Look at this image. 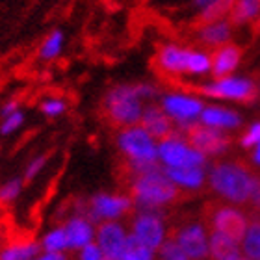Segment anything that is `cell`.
I'll list each match as a JSON object with an SVG mask.
<instances>
[{"label": "cell", "mask_w": 260, "mask_h": 260, "mask_svg": "<svg viewBox=\"0 0 260 260\" xmlns=\"http://www.w3.org/2000/svg\"><path fill=\"white\" fill-rule=\"evenodd\" d=\"M208 188L223 203L253 205L260 193V177L238 160H217L208 166Z\"/></svg>", "instance_id": "1"}, {"label": "cell", "mask_w": 260, "mask_h": 260, "mask_svg": "<svg viewBox=\"0 0 260 260\" xmlns=\"http://www.w3.org/2000/svg\"><path fill=\"white\" fill-rule=\"evenodd\" d=\"M154 65L160 75L173 80H205L212 76V52L203 47H188L168 41L158 47Z\"/></svg>", "instance_id": "2"}, {"label": "cell", "mask_w": 260, "mask_h": 260, "mask_svg": "<svg viewBox=\"0 0 260 260\" xmlns=\"http://www.w3.org/2000/svg\"><path fill=\"white\" fill-rule=\"evenodd\" d=\"M128 193L136 210L164 212L179 199V188L171 182L166 169L158 164L140 173H130Z\"/></svg>", "instance_id": "3"}, {"label": "cell", "mask_w": 260, "mask_h": 260, "mask_svg": "<svg viewBox=\"0 0 260 260\" xmlns=\"http://www.w3.org/2000/svg\"><path fill=\"white\" fill-rule=\"evenodd\" d=\"M115 147L125 158L130 173H140L158 166V140L141 125L117 130Z\"/></svg>", "instance_id": "4"}, {"label": "cell", "mask_w": 260, "mask_h": 260, "mask_svg": "<svg viewBox=\"0 0 260 260\" xmlns=\"http://www.w3.org/2000/svg\"><path fill=\"white\" fill-rule=\"evenodd\" d=\"M147 101L141 95L140 82L138 84H117L110 87L103 99L104 115L117 128L140 125Z\"/></svg>", "instance_id": "5"}, {"label": "cell", "mask_w": 260, "mask_h": 260, "mask_svg": "<svg viewBox=\"0 0 260 260\" xmlns=\"http://www.w3.org/2000/svg\"><path fill=\"white\" fill-rule=\"evenodd\" d=\"M158 104L162 106L171 123L175 125L177 132L188 134L193 126L201 123V115L206 106V99L199 91H190V89H168L162 91L158 97Z\"/></svg>", "instance_id": "6"}, {"label": "cell", "mask_w": 260, "mask_h": 260, "mask_svg": "<svg viewBox=\"0 0 260 260\" xmlns=\"http://www.w3.org/2000/svg\"><path fill=\"white\" fill-rule=\"evenodd\" d=\"M197 91L212 103L225 104H249L258 97V84L251 76L229 75V76H210L203 80Z\"/></svg>", "instance_id": "7"}, {"label": "cell", "mask_w": 260, "mask_h": 260, "mask_svg": "<svg viewBox=\"0 0 260 260\" xmlns=\"http://www.w3.org/2000/svg\"><path fill=\"white\" fill-rule=\"evenodd\" d=\"M210 160L191 143L184 132H173L158 141V164L164 169L180 168H208Z\"/></svg>", "instance_id": "8"}, {"label": "cell", "mask_w": 260, "mask_h": 260, "mask_svg": "<svg viewBox=\"0 0 260 260\" xmlns=\"http://www.w3.org/2000/svg\"><path fill=\"white\" fill-rule=\"evenodd\" d=\"M78 210L87 214L97 225L106 221H123L134 210V201L130 193L123 191H97Z\"/></svg>", "instance_id": "9"}, {"label": "cell", "mask_w": 260, "mask_h": 260, "mask_svg": "<svg viewBox=\"0 0 260 260\" xmlns=\"http://www.w3.org/2000/svg\"><path fill=\"white\" fill-rule=\"evenodd\" d=\"M130 236L140 244L158 251L169 238V225L164 212L136 210L128 221Z\"/></svg>", "instance_id": "10"}, {"label": "cell", "mask_w": 260, "mask_h": 260, "mask_svg": "<svg viewBox=\"0 0 260 260\" xmlns=\"http://www.w3.org/2000/svg\"><path fill=\"white\" fill-rule=\"evenodd\" d=\"M210 234L212 231L206 223L199 221V219H191V221L179 225L171 236L184 249L190 260H208Z\"/></svg>", "instance_id": "11"}, {"label": "cell", "mask_w": 260, "mask_h": 260, "mask_svg": "<svg viewBox=\"0 0 260 260\" xmlns=\"http://www.w3.org/2000/svg\"><path fill=\"white\" fill-rule=\"evenodd\" d=\"M95 244L108 260H123L130 244V229L125 221H106L97 225Z\"/></svg>", "instance_id": "12"}, {"label": "cell", "mask_w": 260, "mask_h": 260, "mask_svg": "<svg viewBox=\"0 0 260 260\" xmlns=\"http://www.w3.org/2000/svg\"><path fill=\"white\" fill-rule=\"evenodd\" d=\"M249 219L251 217L247 216V212L242 206L223 203V205L214 206L210 210V214H208V227L214 233L229 234V236L240 240Z\"/></svg>", "instance_id": "13"}, {"label": "cell", "mask_w": 260, "mask_h": 260, "mask_svg": "<svg viewBox=\"0 0 260 260\" xmlns=\"http://www.w3.org/2000/svg\"><path fill=\"white\" fill-rule=\"evenodd\" d=\"M201 125L221 130L225 134H234L244 128V115L233 104L206 103L201 115Z\"/></svg>", "instance_id": "14"}, {"label": "cell", "mask_w": 260, "mask_h": 260, "mask_svg": "<svg viewBox=\"0 0 260 260\" xmlns=\"http://www.w3.org/2000/svg\"><path fill=\"white\" fill-rule=\"evenodd\" d=\"M191 143H193L197 149H199L203 154H205L208 160H221L225 154L229 152L231 145H233V140H231V134H225L221 130L210 128V126L205 125H197L188 132Z\"/></svg>", "instance_id": "15"}, {"label": "cell", "mask_w": 260, "mask_h": 260, "mask_svg": "<svg viewBox=\"0 0 260 260\" xmlns=\"http://www.w3.org/2000/svg\"><path fill=\"white\" fill-rule=\"evenodd\" d=\"M63 227L65 233H67V240H69V249L75 251V253L95 242L97 223L82 210H76L71 216H67Z\"/></svg>", "instance_id": "16"}, {"label": "cell", "mask_w": 260, "mask_h": 260, "mask_svg": "<svg viewBox=\"0 0 260 260\" xmlns=\"http://www.w3.org/2000/svg\"><path fill=\"white\" fill-rule=\"evenodd\" d=\"M233 36H234V22L231 19L201 22V26L197 28V34H195L199 47L210 50V52L223 47V45L233 43Z\"/></svg>", "instance_id": "17"}, {"label": "cell", "mask_w": 260, "mask_h": 260, "mask_svg": "<svg viewBox=\"0 0 260 260\" xmlns=\"http://www.w3.org/2000/svg\"><path fill=\"white\" fill-rule=\"evenodd\" d=\"M168 177L171 179L179 191L182 193H195L208 186V168H180L166 169Z\"/></svg>", "instance_id": "18"}, {"label": "cell", "mask_w": 260, "mask_h": 260, "mask_svg": "<svg viewBox=\"0 0 260 260\" xmlns=\"http://www.w3.org/2000/svg\"><path fill=\"white\" fill-rule=\"evenodd\" d=\"M242 58H244L242 49L234 43L212 50V76L219 78V76L234 75L242 65Z\"/></svg>", "instance_id": "19"}, {"label": "cell", "mask_w": 260, "mask_h": 260, "mask_svg": "<svg viewBox=\"0 0 260 260\" xmlns=\"http://www.w3.org/2000/svg\"><path fill=\"white\" fill-rule=\"evenodd\" d=\"M141 126L145 130H149L158 141L164 140V138H168L171 136L175 130V125L171 123L166 112L162 110V106L158 103H149L143 110V115H141Z\"/></svg>", "instance_id": "20"}, {"label": "cell", "mask_w": 260, "mask_h": 260, "mask_svg": "<svg viewBox=\"0 0 260 260\" xmlns=\"http://www.w3.org/2000/svg\"><path fill=\"white\" fill-rule=\"evenodd\" d=\"M242 245L238 238H233L229 234L214 233L210 234V251L208 260H242Z\"/></svg>", "instance_id": "21"}, {"label": "cell", "mask_w": 260, "mask_h": 260, "mask_svg": "<svg viewBox=\"0 0 260 260\" xmlns=\"http://www.w3.org/2000/svg\"><path fill=\"white\" fill-rule=\"evenodd\" d=\"M41 253L39 240L17 238L0 245V260H34Z\"/></svg>", "instance_id": "22"}, {"label": "cell", "mask_w": 260, "mask_h": 260, "mask_svg": "<svg viewBox=\"0 0 260 260\" xmlns=\"http://www.w3.org/2000/svg\"><path fill=\"white\" fill-rule=\"evenodd\" d=\"M65 49V34L60 28H54L52 32L45 36L43 43L39 45L38 56L41 61H56L63 54Z\"/></svg>", "instance_id": "23"}, {"label": "cell", "mask_w": 260, "mask_h": 260, "mask_svg": "<svg viewBox=\"0 0 260 260\" xmlns=\"http://www.w3.org/2000/svg\"><path fill=\"white\" fill-rule=\"evenodd\" d=\"M240 245H242V253H244L245 258H260V217H251L249 219L242 238H240Z\"/></svg>", "instance_id": "24"}, {"label": "cell", "mask_w": 260, "mask_h": 260, "mask_svg": "<svg viewBox=\"0 0 260 260\" xmlns=\"http://www.w3.org/2000/svg\"><path fill=\"white\" fill-rule=\"evenodd\" d=\"M39 245H41V251H49V253H67V251H71L63 225H54V227L47 229L39 238Z\"/></svg>", "instance_id": "25"}, {"label": "cell", "mask_w": 260, "mask_h": 260, "mask_svg": "<svg viewBox=\"0 0 260 260\" xmlns=\"http://www.w3.org/2000/svg\"><path fill=\"white\" fill-rule=\"evenodd\" d=\"M260 17V0H236L231 13L234 24H247Z\"/></svg>", "instance_id": "26"}, {"label": "cell", "mask_w": 260, "mask_h": 260, "mask_svg": "<svg viewBox=\"0 0 260 260\" xmlns=\"http://www.w3.org/2000/svg\"><path fill=\"white\" fill-rule=\"evenodd\" d=\"M234 2H236V0H214L212 4H208L206 8L199 10L201 22L231 19V13H233Z\"/></svg>", "instance_id": "27"}, {"label": "cell", "mask_w": 260, "mask_h": 260, "mask_svg": "<svg viewBox=\"0 0 260 260\" xmlns=\"http://www.w3.org/2000/svg\"><path fill=\"white\" fill-rule=\"evenodd\" d=\"M24 182L22 177H11L0 184V205H11L15 203L24 191Z\"/></svg>", "instance_id": "28"}, {"label": "cell", "mask_w": 260, "mask_h": 260, "mask_svg": "<svg viewBox=\"0 0 260 260\" xmlns=\"http://www.w3.org/2000/svg\"><path fill=\"white\" fill-rule=\"evenodd\" d=\"M67 108H69L67 101L61 95H49V97H45L41 101V104H39V110H41V114L47 119H58V117L65 115Z\"/></svg>", "instance_id": "29"}, {"label": "cell", "mask_w": 260, "mask_h": 260, "mask_svg": "<svg viewBox=\"0 0 260 260\" xmlns=\"http://www.w3.org/2000/svg\"><path fill=\"white\" fill-rule=\"evenodd\" d=\"M260 143V119H255L244 125V128L240 130V136H238V145L242 149H247L251 151L255 145Z\"/></svg>", "instance_id": "30"}, {"label": "cell", "mask_w": 260, "mask_h": 260, "mask_svg": "<svg viewBox=\"0 0 260 260\" xmlns=\"http://www.w3.org/2000/svg\"><path fill=\"white\" fill-rule=\"evenodd\" d=\"M24 121H26V117H24L22 110H19V112H15V114L11 115H6V117H0V136L8 138V136L17 134L22 128Z\"/></svg>", "instance_id": "31"}, {"label": "cell", "mask_w": 260, "mask_h": 260, "mask_svg": "<svg viewBox=\"0 0 260 260\" xmlns=\"http://www.w3.org/2000/svg\"><path fill=\"white\" fill-rule=\"evenodd\" d=\"M49 166V156L47 154H36L28 160V164L24 166V173H22V179L30 182V180L38 179L39 175H43V171Z\"/></svg>", "instance_id": "32"}, {"label": "cell", "mask_w": 260, "mask_h": 260, "mask_svg": "<svg viewBox=\"0 0 260 260\" xmlns=\"http://www.w3.org/2000/svg\"><path fill=\"white\" fill-rule=\"evenodd\" d=\"M156 258L158 260H190V256L186 255L184 249H182V247L177 244V240L171 236V238L156 251Z\"/></svg>", "instance_id": "33"}, {"label": "cell", "mask_w": 260, "mask_h": 260, "mask_svg": "<svg viewBox=\"0 0 260 260\" xmlns=\"http://www.w3.org/2000/svg\"><path fill=\"white\" fill-rule=\"evenodd\" d=\"M123 260H158V258H156V251L140 244V242H136V240L130 236L128 249H126V255Z\"/></svg>", "instance_id": "34"}, {"label": "cell", "mask_w": 260, "mask_h": 260, "mask_svg": "<svg viewBox=\"0 0 260 260\" xmlns=\"http://www.w3.org/2000/svg\"><path fill=\"white\" fill-rule=\"evenodd\" d=\"M76 260H108V258L103 253V249L93 242V244L82 247L80 251H76Z\"/></svg>", "instance_id": "35"}, {"label": "cell", "mask_w": 260, "mask_h": 260, "mask_svg": "<svg viewBox=\"0 0 260 260\" xmlns=\"http://www.w3.org/2000/svg\"><path fill=\"white\" fill-rule=\"evenodd\" d=\"M19 110H21V103H19V99H15V97L6 99L4 103L0 104V117L15 114V112H19Z\"/></svg>", "instance_id": "36"}, {"label": "cell", "mask_w": 260, "mask_h": 260, "mask_svg": "<svg viewBox=\"0 0 260 260\" xmlns=\"http://www.w3.org/2000/svg\"><path fill=\"white\" fill-rule=\"evenodd\" d=\"M34 260H69L67 253H49V251H41Z\"/></svg>", "instance_id": "37"}, {"label": "cell", "mask_w": 260, "mask_h": 260, "mask_svg": "<svg viewBox=\"0 0 260 260\" xmlns=\"http://www.w3.org/2000/svg\"><path fill=\"white\" fill-rule=\"evenodd\" d=\"M249 152H251V164H253V168L260 169V143L253 147Z\"/></svg>", "instance_id": "38"}, {"label": "cell", "mask_w": 260, "mask_h": 260, "mask_svg": "<svg viewBox=\"0 0 260 260\" xmlns=\"http://www.w3.org/2000/svg\"><path fill=\"white\" fill-rule=\"evenodd\" d=\"M191 2H193V6L197 10H203V8H206L208 4H212L214 0H191Z\"/></svg>", "instance_id": "39"}, {"label": "cell", "mask_w": 260, "mask_h": 260, "mask_svg": "<svg viewBox=\"0 0 260 260\" xmlns=\"http://www.w3.org/2000/svg\"><path fill=\"white\" fill-rule=\"evenodd\" d=\"M2 238H4V231H2V223H0V245L4 244V242H2Z\"/></svg>", "instance_id": "40"}, {"label": "cell", "mask_w": 260, "mask_h": 260, "mask_svg": "<svg viewBox=\"0 0 260 260\" xmlns=\"http://www.w3.org/2000/svg\"><path fill=\"white\" fill-rule=\"evenodd\" d=\"M253 205H255V206H258V208H260V193L256 195V199H255V203H253Z\"/></svg>", "instance_id": "41"}, {"label": "cell", "mask_w": 260, "mask_h": 260, "mask_svg": "<svg viewBox=\"0 0 260 260\" xmlns=\"http://www.w3.org/2000/svg\"><path fill=\"white\" fill-rule=\"evenodd\" d=\"M258 95H260V84H258Z\"/></svg>", "instance_id": "42"}, {"label": "cell", "mask_w": 260, "mask_h": 260, "mask_svg": "<svg viewBox=\"0 0 260 260\" xmlns=\"http://www.w3.org/2000/svg\"><path fill=\"white\" fill-rule=\"evenodd\" d=\"M242 260H249V258H245V256H244V258H242Z\"/></svg>", "instance_id": "43"}, {"label": "cell", "mask_w": 260, "mask_h": 260, "mask_svg": "<svg viewBox=\"0 0 260 260\" xmlns=\"http://www.w3.org/2000/svg\"><path fill=\"white\" fill-rule=\"evenodd\" d=\"M258 260H260V258H258Z\"/></svg>", "instance_id": "44"}]
</instances>
